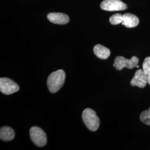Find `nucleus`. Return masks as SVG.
<instances>
[{
  "instance_id": "nucleus-12",
  "label": "nucleus",
  "mask_w": 150,
  "mask_h": 150,
  "mask_svg": "<svg viewBox=\"0 0 150 150\" xmlns=\"http://www.w3.org/2000/svg\"><path fill=\"white\" fill-rule=\"evenodd\" d=\"M142 70L150 85V57H147L142 64Z\"/></svg>"
},
{
  "instance_id": "nucleus-1",
  "label": "nucleus",
  "mask_w": 150,
  "mask_h": 150,
  "mask_svg": "<svg viewBox=\"0 0 150 150\" xmlns=\"http://www.w3.org/2000/svg\"><path fill=\"white\" fill-rule=\"evenodd\" d=\"M66 79L64 71L59 70L49 75L47 85L48 90L51 93H56L64 85Z\"/></svg>"
},
{
  "instance_id": "nucleus-8",
  "label": "nucleus",
  "mask_w": 150,
  "mask_h": 150,
  "mask_svg": "<svg viewBox=\"0 0 150 150\" xmlns=\"http://www.w3.org/2000/svg\"><path fill=\"white\" fill-rule=\"evenodd\" d=\"M47 18L52 23L58 25H65L70 21L69 16L59 12L50 13L47 15Z\"/></svg>"
},
{
  "instance_id": "nucleus-9",
  "label": "nucleus",
  "mask_w": 150,
  "mask_h": 150,
  "mask_svg": "<svg viewBox=\"0 0 150 150\" xmlns=\"http://www.w3.org/2000/svg\"><path fill=\"white\" fill-rule=\"evenodd\" d=\"M123 20L122 24L127 28L136 27L139 23V19L137 16L130 13H126L123 15Z\"/></svg>"
},
{
  "instance_id": "nucleus-10",
  "label": "nucleus",
  "mask_w": 150,
  "mask_h": 150,
  "mask_svg": "<svg viewBox=\"0 0 150 150\" xmlns=\"http://www.w3.org/2000/svg\"><path fill=\"white\" fill-rule=\"evenodd\" d=\"M93 52L98 58L102 59H108L111 54L110 50L108 48L100 44L95 46Z\"/></svg>"
},
{
  "instance_id": "nucleus-11",
  "label": "nucleus",
  "mask_w": 150,
  "mask_h": 150,
  "mask_svg": "<svg viewBox=\"0 0 150 150\" xmlns=\"http://www.w3.org/2000/svg\"><path fill=\"white\" fill-rule=\"evenodd\" d=\"M15 136L13 129L8 126H4L0 129V139L4 141H10L14 139Z\"/></svg>"
},
{
  "instance_id": "nucleus-7",
  "label": "nucleus",
  "mask_w": 150,
  "mask_h": 150,
  "mask_svg": "<svg viewBox=\"0 0 150 150\" xmlns=\"http://www.w3.org/2000/svg\"><path fill=\"white\" fill-rule=\"evenodd\" d=\"M148 83L142 69L137 70L134 76L131 81L130 83L132 86H137L139 88H144Z\"/></svg>"
},
{
  "instance_id": "nucleus-14",
  "label": "nucleus",
  "mask_w": 150,
  "mask_h": 150,
  "mask_svg": "<svg viewBox=\"0 0 150 150\" xmlns=\"http://www.w3.org/2000/svg\"><path fill=\"white\" fill-rule=\"evenodd\" d=\"M123 20V15L120 13H116L115 15H113L110 18V22L111 23V24L113 25L122 23Z\"/></svg>"
},
{
  "instance_id": "nucleus-4",
  "label": "nucleus",
  "mask_w": 150,
  "mask_h": 150,
  "mask_svg": "<svg viewBox=\"0 0 150 150\" xmlns=\"http://www.w3.org/2000/svg\"><path fill=\"white\" fill-rule=\"evenodd\" d=\"M30 137L33 143L38 147H43L47 144V136L45 132L38 127L33 126L30 131Z\"/></svg>"
},
{
  "instance_id": "nucleus-3",
  "label": "nucleus",
  "mask_w": 150,
  "mask_h": 150,
  "mask_svg": "<svg viewBox=\"0 0 150 150\" xmlns=\"http://www.w3.org/2000/svg\"><path fill=\"white\" fill-rule=\"evenodd\" d=\"M139 62V58L134 56L130 59H127L123 56H118L115 58L113 66L118 71L122 70L125 67L128 69H132L137 66Z\"/></svg>"
},
{
  "instance_id": "nucleus-5",
  "label": "nucleus",
  "mask_w": 150,
  "mask_h": 150,
  "mask_svg": "<svg viewBox=\"0 0 150 150\" xmlns=\"http://www.w3.org/2000/svg\"><path fill=\"white\" fill-rule=\"evenodd\" d=\"M101 8L107 11H122L127 8V5L121 0H104L100 4Z\"/></svg>"
},
{
  "instance_id": "nucleus-13",
  "label": "nucleus",
  "mask_w": 150,
  "mask_h": 150,
  "mask_svg": "<svg viewBox=\"0 0 150 150\" xmlns=\"http://www.w3.org/2000/svg\"><path fill=\"white\" fill-rule=\"evenodd\" d=\"M139 118L142 122L150 126V107L148 110H146L141 113Z\"/></svg>"
},
{
  "instance_id": "nucleus-6",
  "label": "nucleus",
  "mask_w": 150,
  "mask_h": 150,
  "mask_svg": "<svg viewBox=\"0 0 150 150\" xmlns=\"http://www.w3.org/2000/svg\"><path fill=\"white\" fill-rule=\"evenodd\" d=\"M20 87L13 81L6 77L0 79V91L7 95H11L18 91Z\"/></svg>"
},
{
  "instance_id": "nucleus-15",
  "label": "nucleus",
  "mask_w": 150,
  "mask_h": 150,
  "mask_svg": "<svg viewBox=\"0 0 150 150\" xmlns=\"http://www.w3.org/2000/svg\"><path fill=\"white\" fill-rule=\"evenodd\" d=\"M139 65H138V64H137V66H136V67H137V68H139Z\"/></svg>"
},
{
  "instance_id": "nucleus-2",
  "label": "nucleus",
  "mask_w": 150,
  "mask_h": 150,
  "mask_svg": "<svg viewBox=\"0 0 150 150\" xmlns=\"http://www.w3.org/2000/svg\"><path fill=\"white\" fill-rule=\"evenodd\" d=\"M82 118L86 127L91 131H96L100 126V119L96 113L91 108H86L82 112Z\"/></svg>"
}]
</instances>
